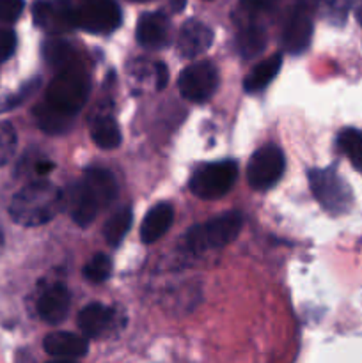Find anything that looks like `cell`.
<instances>
[{
    "instance_id": "obj_27",
    "label": "cell",
    "mask_w": 362,
    "mask_h": 363,
    "mask_svg": "<svg viewBox=\"0 0 362 363\" xmlns=\"http://www.w3.org/2000/svg\"><path fill=\"white\" fill-rule=\"evenodd\" d=\"M16 131L11 123H0V167L6 165L16 151Z\"/></svg>"
},
{
    "instance_id": "obj_33",
    "label": "cell",
    "mask_w": 362,
    "mask_h": 363,
    "mask_svg": "<svg viewBox=\"0 0 362 363\" xmlns=\"http://www.w3.org/2000/svg\"><path fill=\"white\" fill-rule=\"evenodd\" d=\"M53 169H55V163L48 162V160H43V162L35 163V172H38L39 176H46V174L52 172Z\"/></svg>"
},
{
    "instance_id": "obj_34",
    "label": "cell",
    "mask_w": 362,
    "mask_h": 363,
    "mask_svg": "<svg viewBox=\"0 0 362 363\" xmlns=\"http://www.w3.org/2000/svg\"><path fill=\"white\" fill-rule=\"evenodd\" d=\"M187 6V0H170V7H172L174 13H180Z\"/></svg>"
},
{
    "instance_id": "obj_13",
    "label": "cell",
    "mask_w": 362,
    "mask_h": 363,
    "mask_svg": "<svg viewBox=\"0 0 362 363\" xmlns=\"http://www.w3.org/2000/svg\"><path fill=\"white\" fill-rule=\"evenodd\" d=\"M43 347H45L46 354L53 358H60V360H77L87 354L89 344L87 339L77 333L67 332H55L46 335L43 340Z\"/></svg>"
},
{
    "instance_id": "obj_22",
    "label": "cell",
    "mask_w": 362,
    "mask_h": 363,
    "mask_svg": "<svg viewBox=\"0 0 362 363\" xmlns=\"http://www.w3.org/2000/svg\"><path fill=\"white\" fill-rule=\"evenodd\" d=\"M131 222H133V213L130 208H121L119 211L114 213L103 227V236H105L106 243L110 247H119L128 230L131 229Z\"/></svg>"
},
{
    "instance_id": "obj_18",
    "label": "cell",
    "mask_w": 362,
    "mask_h": 363,
    "mask_svg": "<svg viewBox=\"0 0 362 363\" xmlns=\"http://www.w3.org/2000/svg\"><path fill=\"white\" fill-rule=\"evenodd\" d=\"M174 220V209L169 202H160L155 208L149 209L148 215L144 216L141 225V240L146 245L158 241L167 230L170 229Z\"/></svg>"
},
{
    "instance_id": "obj_30",
    "label": "cell",
    "mask_w": 362,
    "mask_h": 363,
    "mask_svg": "<svg viewBox=\"0 0 362 363\" xmlns=\"http://www.w3.org/2000/svg\"><path fill=\"white\" fill-rule=\"evenodd\" d=\"M16 50V34L11 28L0 25V62L11 59Z\"/></svg>"
},
{
    "instance_id": "obj_32",
    "label": "cell",
    "mask_w": 362,
    "mask_h": 363,
    "mask_svg": "<svg viewBox=\"0 0 362 363\" xmlns=\"http://www.w3.org/2000/svg\"><path fill=\"white\" fill-rule=\"evenodd\" d=\"M155 78H156V91H163L169 84V69L163 62H156L155 67Z\"/></svg>"
},
{
    "instance_id": "obj_16",
    "label": "cell",
    "mask_w": 362,
    "mask_h": 363,
    "mask_svg": "<svg viewBox=\"0 0 362 363\" xmlns=\"http://www.w3.org/2000/svg\"><path fill=\"white\" fill-rule=\"evenodd\" d=\"M91 197L98 202L102 209L109 208L117 197V184L112 174L105 169H87L82 179Z\"/></svg>"
},
{
    "instance_id": "obj_7",
    "label": "cell",
    "mask_w": 362,
    "mask_h": 363,
    "mask_svg": "<svg viewBox=\"0 0 362 363\" xmlns=\"http://www.w3.org/2000/svg\"><path fill=\"white\" fill-rule=\"evenodd\" d=\"M284 169H286V158H284L283 149L273 144L263 145L252 155L251 162H248V184L256 191L270 190L279 183Z\"/></svg>"
},
{
    "instance_id": "obj_26",
    "label": "cell",
    "mask_w": 362,
    "mask_h": 363,
    "mask_svg": "<svg viewBox=\"0 0 362 363\" xmlns=\"http://www.w3.org/2000/svg\"><path fill=\"white\" fill-rule=\"evenodd\" d=\"M110 275H112V261L105 254H96L84 268V277L92 284L105 282Z\"/></svg>"
},
{
    "instance_id": "obj_8",
    "label": "cell",
    "mask_w": 362,
    "mask_h": 363,
    "mask_svg": "<svg viewBox=\"0 0 362 363\" xmlns=\"http://www.w3.org/2000/svg\"><path fill=\"white\" fill-rule=\"evenodd\" d=\"M177 87H180L181 96L188 101L204 103L215 94L219 87V71L208 60L195 62L180 74Z\"/></svg>"
},
{
    "instance_id": "obj_28",
    "label": "cell",
    "mask_w": 362,
    "mask_h": 363,
    "mask_svg": "<svg viewBox=\"0 0 362 363\" xmlns=\"http://www.w3.org/2000/svg\"><path fill=\"white\" fill-rule=\"evenodd\" d=\"M323 6H325L329 20L337 25H343L346 21L348 11L355 6V0H323Z\"/></svg>"
},
{
    "instance_id": "obj_6",
    "label": "cell",
    "mask_w": 362,
    "mask_h": 363,
    "mask_svg": "<svg viewBox=\"0 0 362 363\" xmlns=\"http://www.w3.org/2000/svg\"><path fill=\"white\" fill-rule=\"evenodd\" d=\"M123 21L116 0H84L75 7V27L89 34H110Z\"/></svg>"
},
{
    "instance_id": "obj_20",
    "label": "cell",
    "mask_w": 362,
    "mask_h": 363,
    "mask_svg": "<svg viewBox=\"0 0 362 363\" xmlns=\"http://www.w3.org/2000/svg\"><path fill=\"white\" fill-rule=\"evenodd\" d=\"M280 66H283V55L280 53H273L272 57L265 59L263 62H259L251 73L247 74L243 82L245 91L254 94V92H261L263 89L268 87L273 82V78L279 74Z\"/></svg>"
},
{
    "instance_id": "obj_4",
    "label": "cell",
    "mask_w": 362,
    "mask_h": 363,
    "mask_svg": "<svg viewBox=\"0 0 362 363\" xmlns=\"http://www.w3.org/2000/svg\"><path fill=\"white\" fill-rule=\"evenodd\" d=\"M89 91H91L89 78L82 71L66 67L48 85L46 101L52 103L53 106H57L62 112L77 116L78 110L87 101Z\"/></svg>"
},
{
    "instance_id": "obj_25",
    "label": "cell",
    "mask_w": 362,
    "mask_h": 363,
    "mask_svg": "<svg viewBox=\"0 0 362 363\" xmlns=\"http://www.w3.org/2000/svg\"><path fill=\"white\" fill-rule=\"evenodd\" d=\"M43 55L52 67H62L67 66L73 59V48L62 39H48L43 46Z\"/></svg>"
},
{
    "instance_id": "obj_29",
    "label": "cell",
    "mask_w": 362,
    "mask_h": 363,
    "mask_svg": "<svg viewBox=\"0 0 362 363\" xmlns=\"http://www.w3.org/2000/svg\"><path fill=\"white\" fill-rule=\"evenodd\" d=\"M25 0H0V23H13L21 16Z\"/></svg>"
},
{
    "instance_id": "obj_31",
    "label": "cell",
    "mask_w": 362,
    "mask_h": 363,
    "mask_svg": "<svg viewBox=\"0 0 362 363\" xmlns=\"http://www.w3.org/2000/svg\"><path fill=\"white\" fill-rule=\"evenodd\" d=\"M240 2L243 9L251 13H266V11H272L279 4V0H240Z\"/></svg>"
},
{
    "instance_id": "obj_14",
    "label": "cell",
    "mask_w": 362,
    "mask_h": 363,
    "mask_svg": "<svg viewBox=\"0 0 362 363\" xmlns=\"http://www.w3.org/2000/svg\"><path fill=\"white\" fill-rule=\"evenodd\" d=\"M64 204H67L71 213V218L77 225L87 227L91 225L96 220V216L99 215L102 208L98 206V202L91 197V194L87 191V188L84 186V183H77L67 190V197H64Z\"/></svg>"
},
{
    "instance_id": "obj_15",
    "label": "cell",
    "mask_w": 362,
    "mask_h": 363,
    "mask_svg": "<svg viewBox=\"0 0 362 363\" xmlns=\"http://www.w3.org/2000/svg\"><path fill=\"white\" fill-rule=\"evenodd\" d=\"M137 41L149 50H158L169 43V20L163 13L142 14L137 23Z\"/></svg>"
},
{
    "instance_id": "obj_17",
    "label": "cell",
    "mask_w": 362,
    "mask_h": 363,
    "mask_svg": "<svg viewBox=\"0 0 362 363\" xmlns=\"http://www.w3.org/2000/svg\"><path fill=\"white\" fill-rule=\"evenodd\" d=\"M116 323V312L103 303H91L78 314V328L85 337H102Z\"/></svg>"
},
{
    "instance_id": "obj_11",
    "label": "cell",
    "mask_w": 362,
    "mask_h": 363,
    "mask_svg": "<svg viewBox=\"0 0 362 363\" xmlns=\"http://www.w3.org/2000/svg\"><path fill=\"white\" fill-rule=\"evenodd\" d=\"M213 45V30L199 20H188L181 27L177 50L185 59H195Z\"/></svg>"
},
{
    "instance_id": "obj_24",
    "label": "cell",
    "mask_w": 362,
    "mask_h": 363,
    "mask_svg": "<svg viewBox=\"0 0 362 363\" xmlns=\"http://www.w3.org/2000/svg\"><path fill=\"white\" fill-rule=\"evenodd\" d=\"M266 41L268 39H266L265 28L259 27V25H248L238 35V48H240L241 57L252 59V57L259 55L265 50Z\"/></svg>"
},
{
    "instance_id": "obj_35",
    "label": "cell",
    "mask_w": 362,
    "mask_h": 363,
    "mask_svg": "<svg viewBox=\"0 0 362 363\" xmlns=\"http://www.w3.org/2000/svg\"><path fill=\"white\" fill-rule=\"evenodd\" d=\"M355 16L362 27V0H355Z\"/></svg>"
},
{
    "instance_id": "obj_9",
    "label": "cell",
    "mask_w": 362,
    "mask_h": 363,
    "mask_svg": "<svg viewBox=\"0 0 362 363\" xmlns=\"http://www.w3.org/2000/svg\"><path fill=\"white\" fill-rule=\"evenodd\" d=\"M34 23L52 35L66 34L75 27V7L71 0H38L32 7Z\"/></svg>"
},
{
    "instance_id": "obj_1",
    "label": "cell",
    "mask_w": 362,
    "mask_h": 363,
    "mask_svg": "<svg viewBox=\"0 0 362 363\" xmlns=\"http://www.w3.org/2000/svg\"><path fill=\"white\" fill-rule=\"evenodd\" d=\"M64 208V194L48 181L27 184L11 202V218L25 227L45 225Z\"/></svg>"
},
{
    "instance_id": "obj_5",
    "label": "cell",
    "mask_w": 362,
    "mask_h": 363,
    "mask_svg": "<svg viewBox=\"0 0 362 363\" xmlns=\"http://www.w3.org/2000/svg\"><path fill=\"white\" fill-rule=\"evenodd\" d=\"M238 179V163L234 160L206 163L199 167L190 179V191L199 199H220L234 186Z\"/></svg>"
},
{
    "instance_id": "obj_10",
    "label": "cell",
    "mask_w": 362,
    "mask_h": 363,
    "mask_svg": "<svg viewBox=\"0 0 362 363\" xmlns=\"http://www.w3.org/2000/svg\"><path fill=\"white\" fill-rule=\"evenodd\" d=\"M312 14H314L312 9L295 4L283 32V45L286 52L300 55L311 46L312 32H314Z\"/></svg>"
},
{
    "instance_id": "obj_23",
    "label": "cell",
    "mask_w": 362,
    "mask_h": 363,
    "mask_svg": "<svg viewBox=\"0 0 362 363\" xmlns=\"http://www.w3.org/2000/svg\"><path fill=\"white\" fill-rule=\"evenodd\" d=\"M337 144L344 156L351 162L353 169L362 174V131L355 128H344L337 135Z\"/></svg>"
},
{
    "instance_id": "obj_19",
    "label": "cell",
    "mask_w": 362,
    "mask_h": 363,
    "mask_svg": "<svg viewBox=\"0 0 362 363\" xmlns=\"http://www.w3.org/2000/svg\"><path fill=\"white\" fill-rule=\"evenodd\" d=\"M34 117L38 126L50 135H64L67 130H71L75 119V116L62 112L46 99L34 106Z\"/></svg>"
},
{
    "instance_id": "obj_12",
    "label": "cell",
    "mask_w": 362,
    "mask_h": 363,
    "mask_svg": "<svg viewBox=\"0 0 362 363\" xmlns=\"http://www.w3.org/2000/svg\"><path fill=\"white\" fill-rule=\"evenodd\" d=\"M71 305V294L62 284L48 287L38 301V312L48 325H60L67 318Z\"/></svg>"
},
{
    "instance_id": "obj_2",
    "label": "cell",
    "mask_w": 362,
    "mask_h": 363,
    "mask_svg": "<svg viewBox=\"0 0 362 363\" xmlns=\"http://www.w3.org/2000/svg\"><path fill=\"white\" fill-rule=\"evenodd\" d=\"M312 195L327 213L332 216L346 215L353 206V191L334 167L311 169L307 172Z\"/></svg>"
},
{
    "instance_id": "obj_21",
    "label": "cell",
    "mask_w": 362,
    "mask_h": 363,
    "mask_svg": "<svg viewBox=\"0 0 362 363\" xmlns=\"http://www.w3.org/2000/svg\"><path fill=\"white\" fill-rule=\"evenodd\" d=\"M91 137L98 147L106 149V151H112V149L119 147L121 140V130L119 124L116 123V119L110 116H98L91 123Z\"/></svg>"
},
{
    "instance_id": "obj_36",
    "label": "cell",
    "mask_w": 362,
    "mask_h": 363,
    "mask_svg": "<svg viewBox=\"0 0 362 363\" xmlns=\"http://www.w3.org/2000/svg\"><path fill=\"white\" fill-rule=\"evenodd\" d=\"M135 2H148V0H135Z\"/></svg>"
},
{
    "instance_id": "obj_3",
    "label": "cell",
    "mask_w": 362,
    "mask_h": 363,
    "mask_svg": "<svg viewBox=\"0 0 362 363\" xmlns=\"http://www.w3.org/2000/svg\"><path fill=\"white\" fill-rule=\"evenodd\" d=\"M243 229V216L238 211L224 213L187 233V247L192 252H206L233 243Z\"/></svg>"
}]
</instances>
